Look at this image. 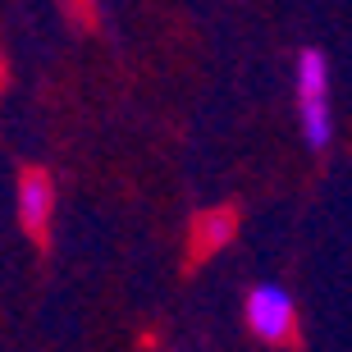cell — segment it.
I'll use <instances>...</instances> for the list:
<instances>
[{
    "instance_id": "cell-4",
    "label": "cell",
    "mask_w": 352,
    "mask_h": 352,
    "mask_svg": "<svg viewBox=\"0 0 352 352\" xmlns=\"http://www.w3.org/2000/svg\"><path fill=\"white\" fill-rule=\"evenodd\" d=\"M234 229H238V215L234 210H206V215H197V224H192V252L197 256H210V252H220L229 238H234Z\"/></svg>"
},
{
    "instance_id": "cell-2",
    "label": "cell",
    "mask_w": 352,
    "mask_h": 352,
    "mask_svg": "<svg viewBox=\"0 0 352 352\" xmlns=\"http://www.w3.org/2000/svg\"><path fill=\"white\" fill-rule=\"evenodd\" d=\"M248 329L265 343L293 339V298L279 284H256L248 293Z\"/></svg>"
},
{
    "instance_id": "cell-3",
    "label": "cell",
    "mask_w": 352,
    "mask_h": 352,
    "mask_svg": "<svg viewBox=\"0 0 352 352\" xmlns=\"http://www.w3.org/2000/svg\"><path fill=\"white\" fill-rule=\"evenodd\" d=\"M51 206H55V188L41 170H23L19 174V220L32 238H46L51 224Z\"/></svg>"
},
{
    "instance_id": "cell-1",
    "label": "cell",
    "mask_w": 352,
    "mask_h": 352,
    "mask_svg": "<svg viewBox=\"0 0 352 352\" xmlns=\"http://www.w3.org/2000/svg\"><path fill=\"white\" fill-rule=\"evenodd\" d=\"M298 110H302V133L311 151H325L334 119H329V65L320 51L298 55Z\"/></svg>"
}]
</instances>
